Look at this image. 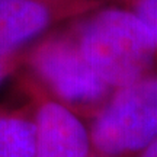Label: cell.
Returning <instances> with one entry per match:
<instances>
[{
    "mask_svg": "<svg viewBox=\"0 0 157 157\" xmlns=\"http://www.w3.org/2000/svg\"><path fill=\"white\" fill-rule=\"evenodd\" d=\"M78 48L95 73L117 89L147 76L157 51L138 16L122 9H106L92 17Z\"/></svg>",
    "mask_w": 157,
    "mask_h": 157,
    "instance_id": "1",
    "label": "cell"
},
{
    "mask_svg": "<svg viewBox=\"0 0 157 157\" xmlns=\"http://www.w3.org/2000/svg\"><path fill=\"white\" fill-rule=\"evenodd\" d=\"M90 140L106 157L141 153L157 140V74L118 87L96 117Z\"/></svg>",
    "mask_w": 157,
    "mask_h": 157,
    "instance_id": "2",
    "label": "cell"
},
{
    "mask_svg": "<svg viewBox=\"0 0 157 157\" xmlns=\"http://www.w3.org/2000/svg\"><path fill=\"white\" fill-rule=\"evenodd\" d=\"M32 66L52 92L68 103H95L109 89L86 61L78 44L67 39L44 42L34 52Z\"/></svg>",
    "mask_w": 157,
    "mask_h": 157,
    "instance_id": "3",
    "label": "cell"
},
{
    "mask_svg": "<svg viewBox=\"0 0 157 157\" xmlns=\"http://www.w3.org/2000/svg\"><path fill=\"white\" fill-rule=\"evenodd\" d=\"M34 122V157H90V132L64 105L58 102L42 103Z\"/></svg>",
    "mask_w": 157,
    "mask_h": 157,
    "instance_id": "4",
    "label": "cell"
},
{
    "mask_svg": "<svg viewBox=\"0 0 157 157\" xmlns=\"http://www.w3.org/2000/svg\"><path fill=\"white\" fill-rule=\"evenodd\" d=\"M50 12L36 0H0V58L41 34Z\"/></svg>",
    "mask_w": 157,
    "mask_h": 157,
    "instance_id": "5",
    "label": "cell"
},
{
    "mask_svg": "<svg viewBox=\"0 0 157 157\" xmlns=\"http://www.w3.org/2000/svg\"><path fill=\"white\" fill-rule=\"evenodd\" d=\"M35 122L22 117L0 115V157H34Z\"/></svg>",
    "mask_w": 157,
    "mask_h": 157,
    "instance_id": "6",
    "label": "cell"
},
{
    "mask_svg": "<svg viewBox=\"0 0 157 157\" xmlns=\"http://www.w3.org/2000/svg\"><path fill=\"white\" fill-rule=\"evenodd\" d=\"M134 13L146 26L157 47V0H140Z\"/></svg>",
    "mask_w": 157,
    "mask_h": 157,
    "instance_id": "7",
    "label": "cell"
},
{
    "mask_svg": "<svg viewBox=\"0 0 157 157\" xmlns=\"http://www.w3.org/2000/svg\"><path fill=\"white\" fill-rule=\"evenodd\" d=\"M140 157H157V140H154L150 144L147 146L143 151H141Z\"/></svg>",
    "mask_w": 157,
    "mask_h": 157,
    "instance_id": "8",
    "label": "cell"
},
{
    "mask_svg": "<svg viewBox=\"0 0 157 157\" xmlns=\"http://www.w3.org/2000/svg\"><path fill=\"white\" fill-rule=\"evenodd\" d=\"M5 76V66L0 63V80H2V77Z\"/></svg>",
    "mask_w": 157,
    "mask_h": 157,
    "instance_id": "9",
    "label": "cell"
},
{
    "mask_svg": "<svg viewBox=\"0 0 157 157\" xmlns=\"http://www.w3.org/2000/svg\"><path fill=\"white\" fill-rule=\"evenodd\" d=\"M101 157H106V156H101Z\"/></svg>",
    "mask_w": 157,
    "mask_h": 157,
    "instance_id": "10",
    "label": "cell"
}]
</instances>
